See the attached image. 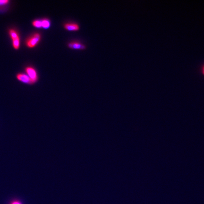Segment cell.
<instances>
[{"label": "cell", "instance_id": "6da1fadb", "mask_svg": "<svg viewBox=\"0 0 204 204\" xmlns=\"http://www.w3.org/2000/svg\"><path fill=\"white\" fill-rule=\"evenodd\" d=\"M41 36L39 33H35L29 37L26 41V45L29 48L35 47H36L41 41Z\"/></svg>", "mask_w": 204, "mask_h": 204}, {"label": "cell", "instance_id": "7a4b0ae2", "mask_svg": "<svg viewBox=\"0 0 204 204\" xmlns=\"http://www.w3.org/2000/svg\"><path fill=\"white\" fill-rule=\"evenodd\" d=\"M25 70L27 75L31 80L33 83L36 82L38 80V75L35 69L30 66L27 67Z\"/></svg>", "mask_w": 204, "mask_h": 204}, {"label": "cell", "instance_id": "3957f363", "mask_svg": "<svg viewBox=\"0 0 204 204\" xmlns=\"http://www.w3.org/2000/svg\"><path fill=\"white\" fill-rule=\"evenodd\" d=\"M16 77L18 80L21 82L25 84H33L31 80L30 79V77L28 76L27 74H24V73H18Z\"/></svg>", "mask_w": 204, "mask_h": 204}, {"label": "cell", "instance_id": "277c9868", "mask_svg": "<svg viewBox=\"0 0 204 204\" xmlns=\"http://www.w3.org/2000/svg\"><path fill=\"white\" fill-rule=\"evenodd\" d=\"M64 28L67 30L69 31H76L79 30L80 26L76 23H66L64 25Z\"/></svg>", "mask_w": 204, "mask_h": 204}, {"label": "cell", "instance_id": "5b68a950", "mask_svg": "<svg viewBox=\"0 0 204 204\" xmlns=\"http://www.w3.org/2000/svg\"><path fill=\"white\" fill-rule=\"evenodd\" d=\"M68 47L69 48L73 49L84 50L85 48V45L77 42H72L69 43Z\"/></svg>", "mask_w": 204, "mask_h": 204}, {"label": "cell", "instance_id": "8992f818", "mask_svg": "<svg viewBox=\"0 0 204 204\" xmlns=\"http://www.w3.org/2000/svg\"><path fill=\"white\" fill-rule=\"evenodd\" d=\"M9 34L10 37L13 40L19 37L18 33L14 29H10L9 31Z\"/></svg>", "mask_w": 204, "mask_h": 204}, {"label": "cell", "instance_id": "52a82bcc", "mask_svg": "<svg viewBox=\"0 0 204 204\" xmlns=\"http://www.w3.org/2000/svg\"><path fill=\"white\" fill-rule=\"evenodd\" d=\"M41 20H42V28L45 29H47L50 28L51 26V22L49 19H45Z\"/></svg>", "mask_w": 204, "mask_h": 204}, {"label": "cell", "instance_id": "ba28073f", "mask_svg": "<svg viewBox=\"0 0 204 204\" xmlns=\"http://www.w3.org/2000/svg\"><path fill=\"white\" fill-rule=\"evenodd\" d=\"M20 37L13 40V46L16 50L19 49L20 47Z\"/></svg>", "mask_w": 204, "mask_h": 204}, {"label": "cell", "instance_id": "9c48e42d", "mask_svg": "<svg viewBox=\"0 0 204 204\" xmlns=\"http://www.w3.org/2000/svg\"><path fill=\"white\" fill-rule=\"evenodd\" d=\"M32 25L34 27H36V28H42V20H38V19H36V20H34L32 22Z\"/></svg>", "mask_w": 204, "mask_h": 204}, {"label": "cell", "instance_id": "30bf717a", "mask_svg": "<svg viewBox=\"0 0 204 204\" xmlns=\"http://www.w3.org/2000/svg\"><path fill=\"white\" fill-rule=\"evenodd\" d=\"M10 2L9 0H0V6H4Z\"/></svg>", "mask_w": 204, "mask_h": 204}, {"label": "cell", "instance_id": "8fae6325", "mask_svg": "<svg viewBox=\"0 0 204 204\" xmlns=\"http://www.w3.org/2000/svg\"><path fill=\"white\" fill-rule=\"evenodd\" d=\"M10 204H22L21 201L19 200H13Z\"/></svg>", "mask_w": 204, "mask_h": 204}, {"label": "cell", "instance_id": "7c38bea8", "mask_svg": "<svg viewBox=\"0 0 204 204\" xmlns=\"http://www.w3.org/2000/svg\"><path fill=\"white\" fill-rule=\"evenodd\" d=\"M201 72H202V74L204 75V64L202 66V67H201Z\"/></svg>", "mask_w": 204, "mask_h": 204}]
</instances>
